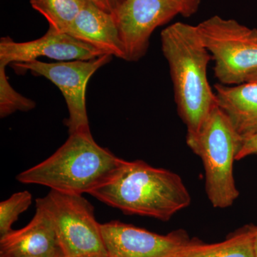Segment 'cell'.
<instances>
[{"label": "cell", "instance_id": "6da1fadb", "mask_svg": "<svg viewBox=\"0 0 257 257\" xmlns=\"http://www.w3.org/2000/svg\"><path fill=\"white\" fill-rule=\"evenodd\" d=\"M162 53L170 69L177 111L187 128L195 133L216 104L207 77L211 54L201 40L197 27L172 24L161 33Z\"/></svg>", "mask_w": 257, "mask_h": 257}, {"label": "cell", "instance_id": "7a4b0ae2", "mask_svg": "<svg viewBox=\"0 0 257 257\" xmlns=\"http://www.w3.org/2000/svg\"><path fill=\"white\" fill-rule=\"evenodd\" d=\"M89 194L124 214L163 221L192 201L180 176L143 160H125L112 179Z\"/></svg>", "mask_w": 257, "mask_h": 257}, {"label": "cell", "instance_id": "3957f363", "mask_svg": "<svg viewBox=\"0 0 257 257\" xmlns=\"http://www.w3.org/2000/svg\"><path fill=\"white\" fill-rule=\"evenodd\" d=\"M124 161L99 146L91 132H80L69 135L52 156L19 174L17 179L20 183L82 195L109 182Z\"/></svg>", "mask_w": 257, "mask_h": 257}, {"label": "cell", "instance_id": "277c9868", "mask_svg": "<svg viewBox=\"0 0 257 257\" xmlns=\"http://www.w3.org/2000/svg\"><path fill=\"white\" fill-rule=\"evenodd\" d=\"M243 141L217 105L197 133H187V146L204 165L206 192L214 208L231 207L239 197L233 168Z\"/></svg>", "mask_w": 257, "mask_h": 257}, {"label": "cell", "instance_id": "5b68a950", "mask_svg": "<svg viewBox=\"0 0 257 257\" xmlns=\"http://www.w3.org/2000/svg\"><path fill=\"white\" fill-rule=\"evenodd\" d=\"M196 27L214 60V74L219 83L232 86L247 82L257 71V29L218 15Z\"/></svg>", "mask_w": 257, "mask_h": 257}, {"label": "cell", "instance_id": "8992f818", "mask_svg": "<svg viewBox=\"0 0 257 257\" xmlns=\"http://www.w3.org/2000/svg\"><path fill=\"white\" fill-rule=\"evenodd\" d=\"M36 206L50 218L63 257H109L94 207L82 195L50 190Z\"/></svg>", "mask_w": 257, "mask_h": 257}, {"label": "cell", "instance_id": "52a82bcc", "mask_svg": "<svg viewBox=\"0 0 257 257\" xmlns=\"http://www.w3.org/2000/svg\"><path fill=\"white\" fill-rule=\"evenodd\" d=\"M113 56L104 55L90 60H72L47 63L35 60L23 63L12 64L20 70L30 71L42 76L60 89L67 109L69 117L65 125L69 135L80 132H90L86 106V88L91 77L98 69L109 63Z\"/></svg>", "mask_w": 257, "mask_h": 257}, {"label": "cell", "instance_id": "ba28073f", "mask_svg": "<svg viewBox=\"0 0 257 257\" xmlns=\"http://www.w3.org/2000/svg\"><path fill=\"white\" fill-rule=\"evenodd\" d=\"M178 15L172 0H124L115 18L124 45L125 60L136 62L145 57L154 31Z\"/></svg>", "mask_w": 257, "mask_h": 257}, {"label": "cell", "instance_id": "9c48e42d", "mask_svg": "<svg viewBox=\"0 0 257 257\" xmlns=\"http://www.w3.org/2000/svg\"><path fill=\"white\" fill-rule=\"evenodd\" d=\"M101 230L109 257H175L190 241L184 230L161 235L118 221Z\"/></svg>", "mask_w": 257, "mask_h": 257}, {"label": "cell", "instance_id": "30bf717a", "mask_svg": "<svg viewBox=\"0 0 257 257\" xmlns=\"http://www.w3.org/2000/svg\"><path fill=\"white\" fill-rule=\"evenodd\" d=\"M105 54L65 32L49 27L44 36L32 41L15 42L9 37L0 40V64L23 63L48 57L60 61L90 60Z\"/></svg>", "mask_w": 257, "mask_h": 257}, {"label": "cell", "instance_id": "8fae6325", "mask_svg": "<svg viewBox=\"0 0 257 257\" xmlns=\"http://www.w3.org/2000/svg\"><path fill=\"white\" fill-rule=\"evenodd\" d=\"M0 257H63L53 224L42 208L36 206L25 227L1 236Z\"/></svg>", "mask_w": 257, "mask_h": 257}, {"label": "cell", "instance_id": "7c38bea8", "mask_svg": "<svg viewBox=\"0 0 257 257\" xmlns=\"http://www.w3.org/2000/svg\"><path fill=\"white\" fill-rule=\"evenodd\" d=\"M67 33L105 55L126 60L124 45L114 15L88 0Z\"/></svg>", "mask_w": 257, "mask_h": 257}, {"label": "cell", "instance_id": "4fadbf2b", "mask_svg": "<svg viewBox=\"0 0 257 257\" xmlns=\"http://www.w3.org/2000/svg\"><path fill=\"white\" fill-rule=\"evenodd\" d=\"M216 104L243 140L257 135V82L214 85Z\"/></svg>", "mask_w": 257, "mask_h": 257}, {"label": "cell", "instance_id": "5bb4252c", "mask_svg": "<svg viewBox=\"0 0 257 257\" xmlns=\"http://www.w3.org/2000/svg\"><path fill=\"white\" fill-rule=\"evenodd\" d=\"M175 257H256L249 226L222 242L207 244L190 240Z\"/></svg>", "mask_w": 257, "mask_h": 257}, {"label": "cell", "instance_id": "9a60e30c", "mask_svg": "<svg viewBox=\"0 0 257 257\" xmlns=\"http://www.w3.org/2000/svg\"><path fill=\"white\" fill-rule=\"evenodd\" d=\"M87 0H30L32 8L43 15L50 28L67 33Z\"/></svg>", "mask_w": 257, "mask_h": 257}, {"label": "cell", "instance_id": "2e32d148", "mask_svg": "<svg viewBox=\"0 0 257 257\" xmlns=\"http://www.w3.org/2000/svg\"><path fill=\"white\" fill-rule=\"evenodd\" d=\"M6 67L0 64V116L5 118L18 111H28L36 103L15 91L8 80Z\"/></svg>", "mask_w": 257, "mask_h": 257}, {"label": "cell", "instance_id": "e0dca14e", "mask_svg": "<svg viewBox=\"0 0 257 257\" xmlns=\"http://www.w3.org/2000/svg\"><path fill=\"white\" fill-rule=\"evenodd\" d=\"M32 195L28 191L15 193L0 203V236L13 231L12 226L31 205Z\"/></svg>", "mask_w": 257, "mask_h": 257}, {"label": "cell", "instance_id": "ac0fdd59", "mask_svg": "<svg viewBox=\"0 0 257 257\" xmlns=\"http://www.w3.org/2000/svg\"><path fill=\"white\" fill-rule=\"evenodd\" d=\"M177 6L179 15L184 18H190L199 10L201 0H172Z\"/></svg>", "mask_w": 257, "mask_h": 257}, {"label": "cell", "instance_id": "d6986e66", "mask_svg": "<svg viewBox=\"0 0 257 257\" xmlns=\"http://www.w3.org/2000/svg\"><path fill=\"white\" fill-rule=\"evenodd\" d=\"M252 155H257V135L243 141L242 147L236 156V160Z\"/></svg>", "mask_w": 257, "mask_h": 257}, {"label": "cell", "instance_id": "ffe728a7", "mask_svg": "<svg viewBox=\"0 0 257 257\" xmlns=\"http://www.w3.org/2000/svg\"><path fill=\"white\" fill-rule=\"evenodd\" d=\"M94 3L96 6L111 14H116V10L119 8L124 0H88Z\"/></svg>", "mask_w": 257, "mask_h": 257}, {"label": "cell", "instance_id": "44dd1931", "mask_svg": "<svg viewBox=\"0 0 257 257\" xmlns=\"http://www.w3.org/2000/svg\"><path fill=\"white\" fill-rule=\"evenodd\" d=\"M251 230V234L253 236V247H254L255 255L257 257V226H248Z\"/></svg>", "mask_w": 257, "mask_h": 257}, {"label": "cell", "instance_id": "7402d4cb", "mask_svg": "<svg viewBox=\"0 0 257 257\" xmlns=\"http://www.w3.org/2000/svg\"><path fill=\"white\" fill-rule=\"evenodd\" d=\"M246 82H257V71L248 77Z\"/></svg>", "mask_w": 257, "mask_h": 257}]
</instances>
